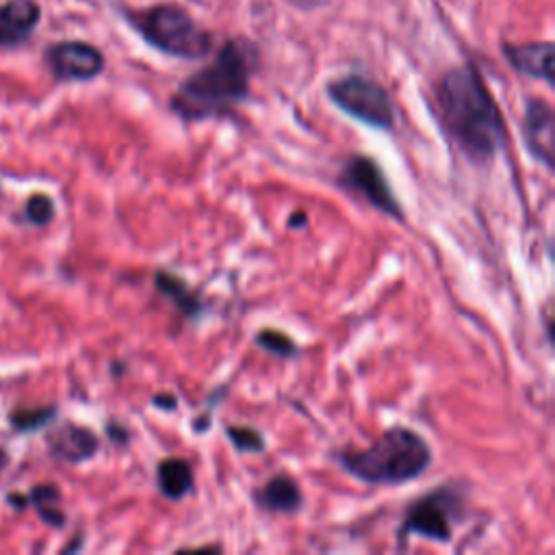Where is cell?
<instances>
[{
	"label": "cell",
	"instance_id": "cell-1",
	"mask_svg": "<svg viewBox=\"0 0 555 555\" xmlns=\"http://www.w3.org/2000/svg\"><path fill=\"white\" fill-rule=\"evenodd\" d=\"M436 100L449 137L470 163L486 165L501 152L503 117L473 67L449 69L436 87Z\"/></svg>",
	"mask_w": 555,
	"mask_h": 555
},
{
	"label": "cell",
	"instance_id": "cell-2",
	"mask_svg": "<svg viewBox=\"0 0 555 555\" xmlns=\"http://www.w3.org/2000/svg\"><path fill=\"white\" fill-rule=\"evenodd\" d=\"M254 52L243 41L221 46L212 63L191 74L171 95V111L186 121L219 117L249 93Z\"/></svg>",
	"mask_w": 555,
	"mask_h": 555
},
{
	"label": "cell",
	"instance_id": "cell-3",
	"mask_svg": "<svg viewBox=\"0 0 555 555\" xmlns=\"http://www.w3.org/2000/svg\"><path fill=\"white\" fill-rule=\"evenodd\" d=\"M340 468L369 486H399L421 477L431 464L427 440L405 425L386 429L373 444L360 451H340Z\"/></svg>",
	"mask_w": 555,
	"mask_h": 555
},
{
	"label": "cell",
	"instance_id": "cell-4",
	"mask_svg": "<svg viewBox=\"0 0 555 555\" xmlns=\"http://www.w3.org/2000/svg\"><path fill=\"white\" fill-rule=\"evenodd\" d=\"M137 28L154 48L180 59L204 56L210 48V37L193 17L176 4H158L134 17Z\"/></svg>",
	"mask_w": 555,
	"mask_h": 555
},
{
	"label": "cell",
	"instance_id": "cell-5",
	"mask_svg": "<svg viewBox=\"0 0 555 555\" xmlns=\"http://www.w3.org/2000/svg\"><path fill=\"white\" fill-rule=\"evenodd\" d=\"M327 95L336 108L377 130H390L397 111L384 87L364 76H343L327 85Z\"/></svg>",
	"mask_w": 555,
	"mask_h": 555
},
{
	"label": "cell",
	"instance_id": "cell-6",
	"mask_svg": "<svg viewBox=\"0 0 555 555\" xmlns=\"http://www.w3.org/2000/svg\"><path fill=\"white\" fill-rule=\"evenodd\" d=\"M460 503L462 499L451 483L414 499L403 514L399 538L421 535L440 544L451 542L453 522L460 518Z\"/></svg>",
	"mask_w": 555,
	"mask_h": 555
},
{
	"label": "cell",
	"instance_id": "cell-7",
	"mask_svg": "<svg viewBox=\"0 0 555 555\" xmlns=\"http://www.w3.org/2000/svg\"><path fill=\"white\" fill-rule=\"evenodd\" d=\"M336 182L343 191L360 195L375 210H379L392 219H403L401 202L395 197L392 186L375 158H371L366 154L349 156L343 163Z\"/></svg>",
	"mask_w": 555,
	"mask_h": 555
},
{
	"label": "cell",
	"instance_id": "cell-8",
	"mask_svg": "<svg viewBox=\"0 0 555 555\" xmlns=\"http://www.w3.org/2000/svg\"><path fill=\"white\" fill-rule=\"evenodd\" d=\"M48 67L56 80H91L104 69V56L98 48L82 41H63L46 52Z\"/></svg>",
	"mask_w": 555,
	"mask_h": 555
},
{
	"label": "cell",
	"instance_id": "cell-9",
	"mask_svg": "<svg viewBox=\"0 0 555 555\" xmlns=\"http://www.w3.org/2000/svg\"><path fill=\"white\" fill-rule=\"evenodd\" d=\"M553 108L544 100H529L522 117V137L525 147L546 171H553Z\"/></svg>",
	"mask_w": 555,
	"mask_h": 555
},
{
	"label": "cell",
	"instance_id": "cell-10",
	"mask_svg": "<svg viewBox=\"0 0 555 555\" xmlns=\"http://www.w3.org/2000/svg\"><path fill=\"white\" fill-rule=\"evenodd\" d=\"M46 444L54 457L67 464H82L98 453L100 438L91 427L65 421L46 431Z\"/></svg>",
	"mask_w": 555,
	"mask_h": 555
},
{
	"label": "cell",
	"instance_id": "cell-11",
	"mask_svg": "<svg viewBox=\"0 0 555 555\" xmlns=\"http://www.w3.org/2000/svg\"><path fill=\"white\" fill-rule=\"evenodd\" d=\"M254 499L262 509L275 514H295L304 503V492L295 477L288 473H275L256 490Z\"/></svg>",
	"mask_w": 555,
	"mask_h": 555
},
{
	"label": "cell",
	"instance_id": "cell-12",
	"mask_svg": "<svg viewBox=\"0 0 555 555\" xmlns=\"http://www.w3.org/2000/svg\"><path fill=\"white\" fill-rule=\"evenodd\" d=\"M39 22L35 0H9L0 4V46L22 43Z\"/></svg>",
	"mask_w": 555,
	"mask_h": 555
},
{
	"label": "cell",
	"instance_id": "cell-13",
	"mask_svg": "<svg viewBox=\"0 0 555 555\" xmlns=\"http://www.w3.org/2000/svg\"><path fill=\"white\" fill-rule=\"evenodd\" d=\"M507 61L522 74L531 78H540L544 82H553V46L548 41L542 43H525V46H505Z\"/></svg>",
	"mask_w": 555,
	"mask_h": 555
},
{
	"label": "cell",
	"instance_id": "cell-14",
	"mask_svg": "<svg viewBox=\"0 0 555 555\" xmlns=\"http://www.w3.org/2000/svg\"><path fill=\"white\" fill-rule=\"evenodd\" d=\"M156 483L165 499L180 501L193 490V466L184 457H165L156 466Z\"/></svg>",
	"mask_w": 555,
	"mask_h": 555
},
{
	"label": "cell",
	"instance_id": "cell-15",
	"mask_svg": "<svg viewBox=\"0 0 555 555\" xmlns=\"http://www.w3.org/2000/svg\"><path fill=\"white\" fill-rule=\"evenodd\" d=\"M154 286L158 288V293L169 299L184 317L195 319L202 314L204 310V301L191 291V286L176 273L169 271H156L154 273Z\"/></svg>",
	"mask_w": 555,
	"mask_h": 555
},
{
	"label": "cell",
	"instance_id": "cell-16",
	"mask_svg": "<svg viewBox=\"0 0 555 555\" xmlns=\"http://www.w3.org/2000/svg\"><path fill=\"white\" fill-rule=\"evenodd\" d=\"M28 507H33L39 516V520L48 527L63 529L65 527V512L59 507L61 503V490L54 483H37L26 492Z\"/></svg>",
	"mask_w": 555,
	"mask_h": 555
},
{
	"label": "cell",
	"instance_id": "cell-17",
	"mask_svg": "<svg viewBox=\"0 0 555 555\" xmlns=\"http://www.w3.org/2000/svg\"><path fill=\"white\" fill-rule=\"evenodd\" d=\"M59 416L56 403H43V405H24L9 412V425L20 434H33L48 429Z\"/></svg>",
	"mask_w": 555,
	"mask_h": 555
},
{
	"label": "cell",
	"instance_id": "cell-18",
	"mask_svg": "<svg viewBox=\"0 0 555 555\" xmlns=\"http://www.w3.org/2000/svg\"><path fill=\"white\" fill-rule=\"evenodd\" d=\"M254 343H256L260 349H264L267 353L275 356V358L288 360V358H293V356L297 353L295 340H293L288 334L280 332V330L264 327V330H260V332L254 336Z\"/></svg>",
	"mask_w": 555,
	"mask_h": 555
},
{
	"label": "cell",
	"instance_id": "cell-19",
	"mask_svg": "<svg viewBox=\"0 0 555 555\" xmlns=\"http://www.w3.org/2000/svg\"><path fill=\"white\" fill-rule=\"evenodd\" d=\"M225 436L241 453H262L267 447L262 431L247 425H225Z\"/></svg>",
	"mask_w": 555,
	"mask_h": 555
},
{
	"label": "cell",
	"instance_id": "cell-20",
	"mask_svg": "<svg viewBox=\"0 0 555 555\" xmlns=\"http://www.w3.org/2000/svg\"><path fill=\"white\" fill-rule=\"evenodd\" d=\"M56 215V206L54 199L48 193H33L28 195L26 204H24V219L30 225H48Z\"/></svg>",
	"mask_w": 555,
	"mask_h": 555
},
{
	"label": "cell",
	"instance_id": "cell-21",
	"mask_svg": "<svg viewBox=\"0 0 555 555\" xmlns=\"http://www.w3.org/2000/svg\"><path fill=\"white\" fill-rule=\"evenodd\" d=\"M152 403L156 408H163V410H173L176 408V397L173 395H154Z\"/></svg>",
	"mask_w": 555,
	"mask_h": 555
},
{
	"label": "cell",
	"instance_id": "cell-22",
	"mask_svg": "<svg viewBox=\"0 0 555 555\" xmlns=\"http://www.w3.org/2000/svg\"><path fill=\"white\" fill-rule=\"evenodd\" d=\"M9 462H11V455H9V451H7V449L0 444V477H2V473L7 470Z\"/></svg>",
	"mask_w": 555,
	"mask_h": 555
},
{
	"label": "cell",
	"instance_id": "cell-23",
	"mask_svg": "<svg viewBox=\"0 0 555 555\" xmlns=\"http://www.w3.org/2000/svg\"><path fill=\"white\" fill-rule=\"evenodd\" d=\"M0 195H2V186H0Z\"/></svg>",
	"mask_w": 555,
	"mask_h": 555
}]
</instances>
